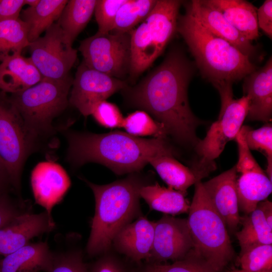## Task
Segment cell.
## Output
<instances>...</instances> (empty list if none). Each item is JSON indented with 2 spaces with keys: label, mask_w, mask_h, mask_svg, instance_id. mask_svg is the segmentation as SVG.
Wrapping results in <instances>:
<instances>
[{
  "label": "cell",
  "mask_w": 272,
  "mask_h": 272,
  "mask_svg": "<svg viewBox=\"0 0 272 272\" xmlns=\"http://www.w3.org/2000/svg\"><path fill=\"white\" fill-rule=\"evenodd\" d=\"M192 64L183 52L174 49L162 63L133 87L123 91L129 103L151 114L177 141L195 147L196 129L201 121L192 113L187 89Z\"/></svg>",
  "instance_id": "cell-1"
},
{
  "label": "cell",
  "mask_w": 272,
  "mask_h": 272,
  "mask_svg": "<svg viewBox=\"0 0 272 272\" xmlns=\"http://www.w3.org/2000/svg\"><path fill=\"white\" fill-rule=\"evenodd\" d=\"M66 135L71 164L98 163L118 175L138 172L153 157L176 154L165 139H144L118 130L102 134L71 132Z\"/></svg>",
  "instance_id": "cell-2"
},
{
  "label": "cell",
  "mask_w": 272,
  "mask_h": 272,
  "mask_svg": "<svg viewBox=\"0 0 272 272\" xmlns=\"http://www.w3.org/2000/svg\"><path fill=\"white\" fill-rule=\"evenodd\" d=\"M85 181L92 190L95 200L87 251L96 255L107 251L117 233L136 217L140 208V191L144 184L133 174L104 185Z\"/></svg>",
  "instance_id": "cell-3"
},
{
  "label": "cell",
  "mask_w": 272,
  "mask_h": 272,
  "mask_svg": "<svg viewBox=\"0 0 272 272\" xmlns=\"http://www.w3.org/2000/svg\"><path fill=\"white\" fill-rule=\"evenodd\" d=\"M177 31L202 74L213 85L223 82L233 84L256 70L248 56L212 33L187 11L179 16Z\"/></svg>",
  "instance_id": "cell-4"
},
{
  "label": "cell",
  "mask_w": 272,
  "mask_h": 272,
  "mask_svg": "<svg viewBox=\"0 0 272 272\" xmlns=\"http://www.w3.org/2000/svg\"><path fill=\"white\" fill-rule=\"evenodd\" d=\"M194 185L187 219L192 250L215 270L222 272L234 255L227 226L212 206L201 181Z\"/></svg>",
  "instance_id": "cell-5"
},
{
  "label": "cell",
  "mask_w": 272,
  "mask_h": 272,
  "mask_svg": "<svg viewBox=\"0 0 272 272\" xmlns=\"http://www.w3.org/2000/svg\"><path fill=\"white\" fill-rule=\"evenodd\" d=\"M73 79L70 75L62 80L43 78L37 84L9 98L17 110L32 142L50 132L54 118L67 107Z\"/></svg>",
  "instance_id": "cell-6"
},
{
  "label": "cell",
  "mask_w": 272,
  "mask_h": 272,
  "mask_svg": "<svg viewBox=\"0 0 272 272\" xmlns=\"http://www.w3.org/2000/svg\"><path fill=\"white\" fill-rule=\"evenodd\" d=\"M0 94V168L16 188L20 184L24 162L33 143L15 106Z\"/></svg>",
  "instance_id": "cell-7"
},
{
  "label": "cell",
  "mask_w": 272,
  "mask_h": 272,
  "mask_svg": "<svg viewBox=\"0 0 272 272\" xmlns=\"http://www.w3.org/2000/svg\"><path fill=\"white\" fill-rule=\"evenodd\" d=\"M130 33L97 32L83 40L79 50L89 68L122 80L130 67Z\"/></svg>",
  "instance_id": "cell-8"
},
{
  "label": "cell",
  "mask_w": 272,
  "mask_h": 272,
  "mask_svg": "<svg viewBox=\"0 0 272 272\" xmlns=\"http://www.w3.org/2000/svg\"><path fill=\"white\" fill-rule=\"evenodd\" d=\"M30 57L44 78L62 80L69 75L77 58V50L65 42L58 23H53L42 37L30 43Z\"/></svg>",
  "instance_id": "cell-9"
},
{
  "label": "cell",
  "mask_w": 272,
  "mask_h": 272,
  "mask_svg": "<svg viewBox=\"0 0 272 272\" xmlns=\"http://www.w3.org/2000/svg\"><path fill=\"white\" fill-rule=\"evenodd\" d=\"M235 140L238 150V160L235 166L239 174L236 182L239 209L248 215L271 194L272 181L253 157L241 130Z\"/></svg>",
  "instance_id": "cell-10"
},
{
  "label": "cell",
  "mask_w": 272,
  "mask_h": 272,
  "mask_svg": "<svg viewBox=\"0 0 272 272\" xmlns=\"http://www.w3.org/2000/svg\"><path fill=\"white\" fill-rule=\"evenodd\" d=\"M249 98H233L221 107L218 119L214 122L202 140L195 148L201 157V161L213 162L218 158L230 141L235 139L246 118Z\"/></svg>",
  "instance_id": "cell-11"
},
{
  "label": "cell",
  "mask_w": 272,
  "mask_h": 272,
  "mask_svg": "<svg viewBox=\"0 0 272 272\" xmlns=\"http://www.w3.org/2000/svg\"><path fill=\"white\" fill-rule=\"evenodd\" d=\"M127 86L123 80L90 69L82 62L73 79L69 102L87 117L98 103Z\"/></svg>",
  "instance_id": "cell-12"
},
{
  "label": "cell",
  "mask_w": 272,
  "mask_h": 272,
  "mask_svg": "<svg viewBox=\"0 0 272 272\" xmlns=\"http://www.w3.org/2000/svg\"><path fill=\"white\" fill-rule=\"evenodd\" d=\"M193 245L187 219L164 215L154 222V236L151 259L159 263L184 258Z\"/></svg>",
  "instance_id": "cell-13"
},
{
  "label": "cell",
  "mask_w": 272,
  "mask_h": 272,
  "mask_svg": "<svg viewBox=\"0 0 272 272\" xmlns=\"http://www.w3.org/2000/svg\"><path fill=\"white\" fill-rule=\"evenodd\" d=\"M31 183L35 202L43 207L51 218L53 207L62 200L71 184L63 167L52 161L36 165L31 173Z\"/></svg>",
  "instance_id": "cell-14"
},
{
  "label": "cell",
  "mask_w": 272,
  "mask_h": 272,
  "mask_svg": "<svg viewBox=\"0 0 272 272\" xmlns=\"http://www.w3.org/2000/svg\"><path fill=\"white\" fill-rule=\"evenodd\" d=\"M54 223L45 211L39 214H20L0 229V255L6 256L28 244L30 240L48 232Z\"/></svg>",
  "instance_id": "cell-15"
},
{
  "label": "cell",
  "mask_w": 272,
  "mask_h": 272,
  "mask_svg": "<svg viewBox=\"0 0 272 272\" xmlns=\"http://www.w3.org/2000/svg\"><path fill=\"white\" fill-rule=\"evenodd\" d=\"M235 166L206 182H202L206 193L216 212L232 231L240 223L236 182Z\"/></svg>",
  "instance_id": "cell-16"
},
{
  "label": "cell",
  "mask_w": 272,
  "mask_h": 272,
  "mask_svg": "<svg viewBox=\"0 0 272 272\" xmlns=\"http://www.w3.org/2000/svg\"><path fill=\"white\" fill-rule=\"evenodd\" d=\"M186 11L215 35L227 41L250 58L255 53L251 41L241 35L222 13L208 0H193L186 6Z\"/></svg>",
  "instance_id": "cell-17"
},
{
  "label": "cell",
  "mask_w": 272,
  "mask_h": 272,
  "mask_svg": "<svg viewBox=\"0 0 272 272\" xmlns=\"http://www.w3.org/2000/svg\"><path fill=\"white\" fill-rule=\"evenodd\" d=\"M244 95L249 98V120L267 122L272 116V58L244 78Z\"/></svg>",
  "instance_id": "cell-18"
},
{
  "label": "cell",
  "mask_w": 272,
  "mask_h": 272,
  "mask_svg": "<svg viewBox=\"0 0 272 272\" xmlns=\"http://www.w3.org/2000/svg\"><path fill=\"white\" fill-rule=\"evenodd\" d=\"M150 163L169 187L185 194L187 189L207 177L214 170L212 162L200 161L198 165L189 168L171 155H161L151 159Z\"/></svg>",
  "instance_id": "cell-19"
},
{
  "label": "cell",
  "mask_w": 272,
  "mask_h": 272,
  "mask_svg": "<svg viewBox=\"0 0 272 272\" xmlns=\"http://www.w3.org/2000/svg\"><path fill=\"white\" fill-rule=\"evenodd\" d=\"M154 236V222L143 216L123 227L112 241L115 248L133 260L150 259Z\"/></svg>",
  "instance_id": "cell-20"
},
{
  "label": "cell",
  "mask_w": 272,
  "mask_h": 272,
  "mask_svg": "<svg viewBox=\"0 0 272 272\" xmlns=\"http://www.w3.org/2000/svg\"><path fill=\"white\" fill-rule=\"evenodd\" d=\"M182 3V1L178 0H157L145 19L159 55L177 31Z\"/></svg>",
  "instance_id": "cell-21"
},
{
  "label": "cell",
  "mask_w": 272,
  "mask_h": 272,
  "mask_svg": "<svg viewBox=\"0 0 272 272\" xmlns=\"http://www.w3.org/2000/svg\"><path fill=\"white\" fill-rule=\"evenodd\" d=\"M43 78L30 57L19 54L0 63V89L15 94L39 83Z\"/></svg>",
  "instance_id": "cell-22"
},
{
  "label": "cell",
  "mask_w": 272,
  "mask_h": 272,
  "mask_svg": "<svg viewBox=\"0 0 272 272\" xmlns=\"http://www.w3.org/2000/svg\"><path fill=\"white\" fill-rule=\"evenodd\" d=\"M53 258L46 242L28 244L0 260V272L45 271Z\"/></svg>",
  "instance_id": "cell-23"
},
{
  "label": "cell",
  "mask_w": 272,
  "mask_h": 272,
  "mask_svg": "<svg viewBox=\"0 0 272 272\" xmlns=\"http://www.w3.org/2000/svg\"><path fill=\"white\" fill-rule=\"evenodd\" d=\"M208 1L247 40L251 41L258 38L257 10L251 3L243 0Z\"/></svg>",
  "instance_id": "cell-24"
},
{
  "label": "cell",
  "mask_w": 272,
  "mask_h": 272,
  "mask_svg": "<svg viewBox=\"0 0 272 272\" xmlns=\"http://www.w3.org/2000/svg\"><path fill=\"white\" fill-rule=\"evenodd\" d=\"M67 2V0H39L36 6L21 11L19 18L27 26L30 43L39 38L58 20Z\"/></svg>",
  "instance_id": "cell-25"
},
{
  "label": "cell",
  "mask_w": 272,
  "mask_h": 272,
  "mask_svg": "<svg viewBox=\"0 0 272 272\" xmlns=\"http://www.w3.org/2000/svg\"><path fill=\"white\" fill-rule=\"evenodd\" d=\"M140 195L151 210L173 216L189 212L190 203L185 194L170 187L161 186L158 182L143 186Z\"/></svg>",
  "instance_id": "cell-26"
},
{
  "label": "cell",
  "mask_w": 272,
  "mask_h": 272,
  "mask_svg": "<svg viewBox=\"0 0 272 272\" xmlns=\"http://www.w3.org/2000/svg\"><path fill=\"white\" fill-rule=\"evenodd\" d=\"M129 74L134 79L147 70L159 56L145 22L130 32Z\"/></svg>",
  "instance_id": "cell-27"
},
{
  "label": "cell",
  "mask_w": 272,
  "mask_h": 272,
  "mask_svg": "<svg viewBox=\"0 0 272 272\" xmlns=\"http://www.w3.org/2000/svg\"><path fill=\"white\" fill-rule=\"evenodd\" d=\"M96 0H70L64 6L58 23L65 42L72 47L74 41L85 28L94 12Z\"/></svg>",
  "instance_id": "cell-28"
},
{
  "label": "cell",
  "mask_w": 272,
  "mask_h": 272,
  "mask_svg": "<svg viewBox=\"0 0 272 272\" xmlns=\"http://www.w3.org/2000/svg\"><path fill=\"white\" fill-rule=\"evenodd\" d=\"M242 229L236 233L241 251L259 244H272V229L267 224L259 208L241 217Z\"/></svg>",
  "instance_id": "cell-29"
},
{
  "label": "cell",
  "mask_w": 272,
  "mask_h": 272,
  "mask_svg": "<svg viewBox=\"0 0 272 272\" xmlns=\"http://www.w3.org/2000/svg\"><path fill=\"white\" fill-rule=\"evenodd\" d=\"M29 44L27 26L20 18L0 22V62L21 54Z\"/></svg>",
  "instance_id": "cell-30"
},
{
  "label": "cell",
  "mask_w": 272,
  "mask_h": 272,
  "mask_svg": "<svg viewBox=\"0 0 272 272\" xmlns=\"http://www.w3.org/2000/svg\"><path fill=\"white\" fill-rule=\"evenodd\" d=\"M157 0H127L119 9L111 32H129L146 19Z\"/></svg>",
  "instance_id": "cell-31"
},
{
  "label": "cell",
  "mask_w": 272,
  "mask_h": 272,
  "mask_svg": "<svg viewBox=\"0 0 272 272\" xmlns=\"http://www.w3.org/2000/svg\"><path fill=\"white\" fill-rule=\"evenodd\" d=\"M121 127L134 137L152 136L154 138L165 139L168 135L164 125L145 111L137 110L123 118Z\"/></svg>",
  "instance_id": "cell-32"
},
{
  "label": "cell",
  "mask_w": 272,
  "mask_h": 272,
  "mask_svg": "<svg viewBox=\"0 0 272 272\" xmlns=\"http://www.w3.org/2000/svg\"><path fill=\"white\" fill-rule=\"evenodd\" d=\"M241 130L249 150L258 151L266 158L265 173L272 181L271 124L268 123L256 129H253L249 126L244 125L242 126Z\"/></svg>",
  "instance_id": "cell-33"
},
{
  "label": "cell",
  "mask_w": 272,
  "mask_h": 272,
  "mask_svg": "<svg viewBox=\"0 0 272 272\" xmlns=\"http://www.w3.org/2000/svg\"><path fill=\"white\" fill-rule=\"evenodd\" d=\"M241 269L258 272L272 270V244H259L240 251Z\"/></svg>",
  "instance_id": "cell-34"
},
{
  "label": "cell",
  "mask_w": 272,
  "mask_h": 272,
  "mask_svg": "<svg viewBox=\"0 0 272 272\" xmlns=\"http://www.w3.org/2000/svg\"><path fill=\"white\" fill-rule=\"evenodd\" d=\"M144 272H218L192 249L183 259L172 264L154 262L148 265Z\"/></svg>",
  "instance_id": "cell-35"
},
{
  "label": "cell",
  "mask_w": 272,
  "mask_h": 272,
  "mask_svg": "<svg viewBox=\"0 0 272 272\" xmlns=\"http://www.w3.org/2000/svg\"><path fill=\"white\" fill-rule=\"evenodd\" d=\"M126 1L96 0L94 13L98 33L106 34L112 31L118 11Z\"/></svg>",
  "instance_id": "cell-36"
},
{
  "label": "cell",
  "mask_w": 272,
  "mask_h": 272,
  "mask_svg": "<svg viewBox=\"0 0 272 272\" xmlns=\"http://www.w3.org/2000/svg\"><path fill=\"white\" fill-rule=\"evenodd\" d=\"M91 115L99 124L109 128L121 127L124 118L118 107L106 100L98 103Z\"/></svg>",
  "instance_id": "cell-37"
},
{
  "label": "cell",
  "mask_w": 272,
  "mask_h": 272,
  "mask_svg": "<svg viewBox=\"0 0 272 272\" xmlns=\"http://www.w3.org/2000/svg\"><path fill=\"white\" fill-rule=\"evenodd\" d=\"M45 272H90L79 252H70L54 257L50 267Z\"/></svg>",
  "instance_id": "cell-38"
},
{
  "label": "cell",
  "mask_w": 272,
  "mask_h": 272,
  "mask_svg": "<svg viewBox=\"0 0 272 272\" xmlns=\"http://www.w3.org/2000/svg\"><path fill=\"white\" fill-rule=\"evenodd\" d=\"M257 21L260 28L270 38H272V1L265 0L257 10Z\"/></svg>",
  "instance_id": "cell-39"
},
{
  "label": "cell",
  "mask_w": 272,
  "mask_h": 272,
  "mask_svg": "<svg viewBox=\"0 0 272 272\" xmlns=\"http://www.w3.org/2000/svg\"><path fill=\"white\" fill-rule=\"evenodd\" d=\"M24 0H0V22L19 18Z\"/></svg>",
  "instance_id": "cell-40"
},
{
  "label": "cell",
  "mask_w": 272,
  "mask_h": 272,
  "mask_svg": "<svg viewBox=\"0 0 272 272\" xmlns=\"http://www.w3.org/2000/svg\"><path fill=\"white\" fill-rule=\"evenodd\" d=\"M91 272H126L123 265L115 258L105 256L98 260Z\"/></svg>",
  "instance_id": "cell-41"
},
{
  "label": "cell",
  "mask_w": 272,
  "mask_h": 272,
  "mask_svg": "<svg viewBox=\"0 0 272 272\" xmlns=\"http://www.w3.org/2000/svg\"><path fill=\"white\" fill-rule=\"evenodd\" d=\"M20 214L6 197L0 194V229Z\"/></svg>",
  "instance_id": "cell-42"
},
{
  "label": "cell",
  "mask_w": 272,
  "mask_h": 272,
  "mask_svg": "<svg viewBox=\"0 0 272 272\" xmlns=\"http://www.w3.org/2000/svg\"><path fill=\"white\" fill-rule=\"evenodd\" d=\"M257 207L261 210L267 224L272 229V202L265 199L260 202Z\"/></svg>",
  "instance_id": "cell-43"
},
{
  "label": "cell",
  "mask_w": 272,
  "mask_h": 272,
  "mask_svg": "<svg viewBox=\"0 0 272 272\" xmlns=\"http://www.w3.org/2000/svg\"><path fill=\"white\" fill-rule=\"evenodd\" d=\"M6 180H8L7 176L0 168V194H2L4 184Z\"/></svg>",
  "instance_id": "cell-44"
},
{
  "label": "cell",
  "mask_w": 272,
  "mask_h": 272,
  "mask_svg": "<svg viewBox=\"0 0 272 272\" xmlns=\"http://www.w3.org/2000/svg\"><path fill=\"white\" fill-rule=\"evenodd\" d=\"M24 1L25 5H27L29 7H33L38 4L39 0H24Z\"/></svg>",
  "instance_id": "cell-45"
},
{
  "label": "cell",
  "mask_w": 272,
  "mask_h": 272,
  "mask_svg": "<svg viewBox=\"0 0 272 272\" xmlns=\"http://www.w3.org/2000/svg\"><path fill=\"white\" fill-rule=\"evenodd\" d=\"M227 272H251V271H248L244 270L242 269H234V270H228ZM258 272H272V270L258 271Z\"/></svg>",
  "instance_id": "cell-46"
}]
</instances>
